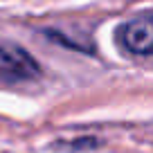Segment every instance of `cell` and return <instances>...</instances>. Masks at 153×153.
I'll return each mask as SVG.
<instances>
[{
    "instance_id": "cell-1",
    "label": "cell",
    "mask_w": 153,
    "mask_h": 153,
    "mask_svg": "<svg viewBox=\"0 0 153 153\" xmlns=\"http://www.w3.org/2000/svg\"><path fill=\"white\" fill-rule=\"evenodd\" d=\"M117 43L126 54L133 56H151L153 54V11L140 14L126 20L115 32Z\"/></svg>"
},
{
    "instance_id": "cell-2",
    "label": "cell",
    "mask_w": 153,
    "mask_h": 153,
    "mask_svg": "<svg viewBox=\"0 0 153 153\" xmlns=\"http://www.w3.org/2000/svg\"><path fill=\"white\" fill-rule=\"evenodd\" d=\"M0 74L11 79H38L41 65L25 48L0 41Z\"/></svg>"
}]
</instances>
